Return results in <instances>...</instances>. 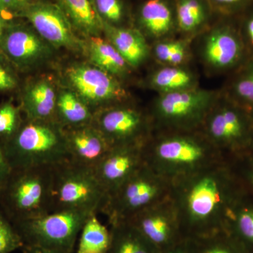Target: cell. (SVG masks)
<instances>
[{
  "label": "cell",
  "mask_w": 253,
  "mask_h": 253,
  "mask_svg": "<svg viewBox=\"0 0 253 253\" xmlns=\"http://www.w3.org/2000/svg\"><path fill=\"white\" fill-rule=\"evenodd\" d=\"M93 124L111 147L144 145L154 132L149 112L122 103L100 110L94 115Z\"/></svg>",
  "instance_id": "obj_11"
},
{
  "label": "cell",
  "mask_w": 253,
  "mask_h": 253,
  "mask_svg": "<svg viewBox=\"0 0 253 253\" xmlns=\"http://www.w3.org/2000/svg\"><path fill=\"white\" fill-rule=\"evenodd\" d=\"M221 94L246 109L253 107V59L230 75Z\"/></svg>",
  "instance_id": "obj_28"
},
{
  "label": "cell",
  "mask_w": 253,
  "mask_h": 253,
  "mask_svg": "<svg viewBox=\"0 0 253 253\" xmlns=\"http://www.w3.org/2000/svg\"><path fill=\"white\" fill-rule=\"evenodd\" d=\"M94 115L89 106L71 91H64L57 97L55 121L63 129L91 124Z\"/></svg>",
  "instance_id": "obj_25"
},
{
  "label": "cell",
  "mask_w": 253,
  "mask_h": 253,
  "mask_svg": "<svg viewBox=\"0 0 253 253\" xmlns=\"http://www.w3.org/2000/svg\"><path fill=\"white\" fill-rule=\"evenodd\" d=\"M148 84L158 94H168L199 87V78L186 65H162L150 75Z\"/></svg>",
  "instance_id": "obj_23"
},
{
  "label": "cell",
  "mask_w": 253,
  "mask_h": 253,
  "mask_svg": "<svg viewBox=\"0 0 253 253\" xmlns=\"http://www.w3.org/2000/svg\"><path fill=\"white\" fill-rule=\"evenodd\" d=\"M212 9L224 16L237 17L252 4L253 0H208Z\"/></svg>",
  "instance_id": "obj_37"
},
{
  "label": "cell",
  "mask_w": 253,
  "mask_h": 253,
  "mask_svg": "<svg viewBox=\"0 0 253 253\" xmlns=\"http://www.w3.org/2000/svg\"><path fill=\"white\" fill-rule=\"evenodd\" d=\"M226 161L230 164L243 185L253 192V151Z\"/></svg>",
  "instance_id": "obj_36"
},
{
  "label": "cell",
  "mask_w": 253,
  "mask_h": 253,
  "mask_svg": "<svg viewBox=\"0 0 253 253\" xmlns=\"http://www.w3.org/2000/svg\"><path fill=\"white\" fill-rule=\"evenodd\" d=\"M32 2V0H0V12L18 17Z\"/></svg>",
  "instance_id": "obj_39"
},
{
  "label": "cell",
  "mask_w": 253,
  "mask_h": 253,
  "mask_svg": "<svg viewBox=\"0 0 253 253\" xmlns=\"http://www.w3.org/2000/svg\"><path fill=\"white\" fill-rule=\"evenodd\" d=\"M57 97L54 86L46 80L30 83L23 91L21 109L26 119L55 121Z\"/></svg>",
  "instance_id": "obj_21"
},
{
  "label": "cell",
  "mask_w": 253,
  "mask_h": 253,
  "mask_svg": "<svg viewBox=\"0 0 253 253\" xmlns=\"http://www.w3.org/2000/svg\"><path fill=\"white\" fill-rule=\"evenodd\" d=\"M18 17L26 18L46 42L72 51L83 49V44L73 33L72 25L61 6L33 1Z\"/></svg>",
  "instance_id": "obj_13"
},
{
  "label": "cell",
  "mask_w": 253,
  "mask_h": 253,
  "mask_svg": "<svg viewBox=\"0 0 253 253\" xmlns=\"http://www.w3.org/2000/svg\"><path fill=\"white\" fill-rule=\"evenodd\" d=\"M71 22L91 37L99 36L103 21L91 0H58Z\"/></svg>",
  "instance_id": "obj_26"
},
{
  "label": "cell",
  "mask_w": 253,
  "mask_h": 253,
  "mask_svg": "<svg viewBox=\"0 0 253 253\" xmlns=\"http://www.w3.org/2000/svg\"><path fill=\"white\" fill-rule=\"evenodd\" d=\"M171 181L144 164L109 196L103 214L110 225L129 220L136 214L169 199Z\"/></svg>",
  "instance_id": "obj_9"
},
{
  "label": "cell",
  "mask_w": 253,
  "mask_h": 253,
  "mask_svg": "<svg viewBox=\"0 0 253 253\" xmlns=\"http://www.w3.org/2000/svg\"><path fill=\"white\" fill-rule=\"evenodd\" d=\"M141 33L154 42L172 38L176 33L174 4L170 0H146L139 11Z\"/></svg>",
  "instance_id": "obj_18"
},
{
  "label": "cell",
  "mask_w": 253,
  "mask_h": 253,
  "mask_svg": "<svg viewBox=\"0 0 253 253\" xmlns=\"http://www.w3.org/2000/svg\"><path fill=\"white\" fill-rule=\"evenodd\" d=\"M236 18L248 57L253 59V2Z\"/></svg>",
  "instance_id": "obj_35"
},
{
  "label": "cell",
  "mask_w": 253,
  "mask_h": 253,
  "mask_svg": "<svg viewBox=\"0 0 253 253\" xmlns=\"http://www.w3.org/2000/svg\"><path fill=\"white\" fill-rule=\"evenodd\" d=\"M91 214L83 211H54L13 224L24 246L73 253L82 228Z\"/></svg>",
  "instance_id": "obj_10"
},
{
  "label": "cell",
  "mask_w": 253,
  "mask_h": 253,
  "mask_svg": "<svg viewBox=\"0 0 253 253\" xmlns=\"http://www.w3.org/2000/svg\"><path fill=\"white\" fill-rule=\"evenodd\" d=\"M46 43L33 28L9 20L0 41V52L16 70L23 71L48 56Z\"/></svg>",
  "instance_id": "obj_15"
},
{
  "label": "cell",
  "mask_w": 253,
  "mask_h": 253,
  "mask_svg": "<svg viewBox=\"0 0 253 253\" xmlns=\"http://www.w3.org/2000/svg\"><path fill=\"white\" fill-rule=\"evenodd\" d=\"M21 110L11 101L0 104V142L12 137L22 125Z\"/></svg>",
  "instance_id": "obj_31"
},
{
  "label": "cell",
  "mask_w": 253,
  "mask_h": 253,
  "mask_svg": "<svg viewBox=\"0 0 253 253\" xmlns=\"http://www.w3.org/2000/svg\"><path fill=\"white\" fill-rule=\"evenodd\" d=\"M196 253H246L225 229L194 239Z\"/></svg>",
  "instance_id": "obj_30"
},
{
  "label": "cell",
  "mask_w": 253,
  "mask_h": 253,
  "mask_svg": "<svg viewBox=\"0 0 253 253\" xmlns=\"http://www.w3.org/2000/svg\"><path fill=\"white\" fill-rule=\"evenodd\" d=\"M18 86L16 68L0 52V92L14 90Z\"/></svg>",
  "instance_id": "obj_38"
},
{
  "label": "cell",
  "mask_w": 253,
  "mask_h": 253,
  "mask_svg": "<svg viewBox=\"0 0 253 253\" xmlns=\"http://www.w3.org/2000/svg\"><path fill=\"white\" fill-rule=\"evenodd\" d=\"M95 7L102 21L117 26L125 18L126 10L121 0H94Z\"/></svg>",
  "instance_id": "obj_33"
},
{
  "label": "cell",
  "mask_w": 253,
  "mask_h": 253,
  "mask_svg": "<svg viewBox=\"0 0 253 253\" xmlns=\"http://www.w3.org/2000/svg\"><path fill=\"white\" fill-rule=\"evenodd\" d=\"M243 188L226 161L171 181L169 199L182 237L197 239L224 229L229 209Z\"/></svg>",
  "instance_id": "obj_1"
},
{
  "label": "cell",
  "mask_w": 253,
  "mask_h": 253,
  "mask_svg": "<svg viewBox=\"0 0 253 253\" xmlns=\"http://www.w3.org/2000/svg\"><path fill=\"white\" fill-rule=\"evenodd\" d=\"M9 21V19L5 17L4 14L0 12V41H1L3 35H4L5 29H6Z\"/></svg>",
  "instance_id": "obj_43"
},
{
  "label": "cell",
  "mask_w": 253,
  "mask_h": 253,
  "mask_svg": "<svg viewBox=\"0 0 253 253\" xmlns=\"http://www.w3.org/2000/svg\"><path fill=\"white\" fill-rule=\"evenodd\" d=\"M163 253H196L193 239H184L172 249Z\"/></svg>",
  "instance_id": "obj_40"
},
{
  "label": "cell",
  "mask_w": 253,
  "mask_h": 253,
  "mask_svg": "<svg viewBox=\"0 0 253 253\" xmlns=\"http://www.w3.org/2000/svg\"><path fill=\"white\" fill-rule=\"evenodd\" d=\"M23 253H59L36 246H24L22 248Z\"/></svg>",
  "instance_id": "obj_42"
},
{
  "label": "cell",
  "mask_w": 253,
  "mask_h": 253,
  "mask_svg": "<svg viewBox=\"0 0 253 253\" xmlns=\"http://www.w3.org/2000/svg\"><path fill=\"white\" fill-rule=\"evenodd\" d=\"M67 74L80 97L88 106L109 107L124 102L127 98L126 89L117 78L97 66L78 65L68 69Z\"/></svg>",
  "instance_id": "obj_12"
},
{
  "label": "cell",
  "mask_w": 253,
  "mask_h": 253,
  "mask_svg": "<svg viewBox=\"0 0 253 253\" xmlns=\"http://www.w3.org/2000/svg\"><path fill=\"white\" fill-rule=\"evenodd\" d=\"M161 253L184 239L179 219L170 199H167L136 214L129 220Z\"/></svg>",
  "instance_id": "obj_14"
},
{
  "label": "cell",
  "mask_w": 253,
  "mask_h": 253,
  "mask_svg": "<svg viewBox=\"0 0 253 253\" xmlns=\"http://www.w3.org/2000/svg\"><path fill=\"white\" fill-rule=\"evenodd\" d=\"M0 144L11 169L54 168L70 159L64 129L56 121L26 119Z\"/></svg>",
  "instance_id": "obj_3"
},
{
  "label": "cell",
  "mask_w": 253,
  "mask_h": 253,
  "mask_svg": "<svg viewBox=\"0 0 253 253\" xmlns=\"http://www.w3.org/2000/svg\"><path fill=\"white\" fill-rule=\"evenodd\" d=\"M176 32L192 41L211 25L213 9L208 0H174Z\"/></svg>",
  "instance_id": "obj_22"
},
{
  "label": "cell",
  "mask_w": 253,
  "mask_h": 253,
  "mask_svg": "<svg viewBox=\"0 0 253 253\" xmlns=\"http://www.w3.org/2000/svg\"><path fill=\"white\" fill-rule=\"evenodd\" d=\"M111 244L106 253H161L129 221L111 225Z\"/></svg>",
  "instance_id": "obj_24"
},
{
  "label": "cell",
  "mask_w": 253,
  "mask_h": 253,
  "mask_svg": "<svg viewBox=\"0 0 253 253\" xmlns=\"http://www.w3.org/2000/svg\"><path fill=\"white\" fill-rule=\"evenodd\" d=\"M91 59L97 67L116 78L126 76L130 66L109 41L92 36L89 42Z\"/></svg>",
  "instance_id": "obj_27"
},
{
  "label": "cell",
  "mask_w": 253,
  "mask_h": 253,
  "mask_svg": "<svg viewBox=\"0 0 253 253\" xmlns=\"http://www.w3.org/2000/svg\"><path fill=\"white\" fill-rule=\"evenodd\" d=\"M24 246L14 224L0 212V253H11Z\"/></svg>",
  "instance_id": "obj_32"
},
{
  "label": "cell",
  "mask_w": 253,
  "mask_h": 253,
  "mask_svg": "<svg viewBox=\"0 0 253 253\" xmlns=\"http://www.w3.org/2000/svg\"><path fill=\"white\" fill-rule=\"evenodd\" d=\"M11 168L3 151L1 145L0 144V188L7 179L8 176L11 172Z\"/></svg>",
  "instance_id": "obj_41"
},
{
  "label": "cell",
  "mask_w": 253,
  "mask_h": 253,
  "mask_svg": "<svg viewBox=\"0 0 253 253\" xmlns=\"http://www.w3.org/2000/svg\"><path fill=\"white\" fill-rule=\"evenodd\" d=\"M109 200L93 168L71 159L52 169V212L61 211L102 213Z\"/></svg>",
  "instance_id": "obj_5"
},
{
  "label": "cell",
  "mask_w": 253,
  "mask_h": 253,
  "mask_svg": "<svg viewBox=\"0 0 253 253\" xmlns=\"http://www.w3.org/2000/svg\"><path fill=\"white\" fill-rule=\"evenodd\" d=\"M224 229L246 253H253V192L244 186L229 209Z\"/></svg>",
  "instance_id": "obj_20"
},
{
  "label": "cell",
  "mask_w": 253,
  "mask_h": 253,
  "mask_svg": "<svg viewBox=\"0 0 253 253\" xmlns=\"http://www.w3.org/2000/svg\"><path fill=\"white\" fill-rule=\"evenodd\" d=\"M143 151L145 164L170 181L225 161L200 130L154 131Z\"/></svg>",
  "instance_id": "obj_2"
},
{
  "label": "cell",
  "mask_w": 253,
  "mask_h": 253,
  "mask_svg": "<svg viewBox=\"0 0 253 253\" xmlns=\"http://www.w3.org/2000/svg\"><path fill=\"white\" fill-rule=\"evenodd\" d=\"M250 113H251V116H252L253 119V107L251 108V109H249Z\"/></svg>",
  "instance_id": "obj_44"
},
{
  "label": "cell",
  "mask_w": 253,
  "mask_h": 253,
  "mask_svg": "<svg viewBox=\"0 0 253 253\" xmlns=\"http://www.w3.org/2000/svg\"><path fill=\"white\" fill-rule=\"evenodd\" d=\"M76 253H106L111 244V231L100 221L97 214L86 219L80 233Z\"/></svg>",
  "instance_id": "obj_29"
},
{
  "label": "cell",
  "mask_w": 253,
  "mask_h": 253,
  "mask_svg": "<svg viewBox=\"0 0 253 253\" xmlns=\"http://www.w3.org/2000/svg\"><path fill=\"white\" fill-rule=\"evenodd\" d=\"M144 145L113 146L94 168L109 196L145 164Z\"/></svg>",
  "instance_id": "obj_16"
},
{
  "label": "cell",
  "mask_w": 253,
  "mask_h": 253,
  "mask_svg": "<svg viewBox=\"0 0 253 253\" xmlns=\"http://www.w3.org/2000/svg\"><path fill=\"white\" fill-rule=\"evenodd\" d=\"M70 159L94 168L111 146L93 123L64 129Z\"/></svg>",
  "instance_id": "obj_17"
},
{
  "label": "cell",
  "mask_w": 253,
  "mask_h": 253,
  "mask_svg": "<svg viewBox=\"0 0 253 253\" xmlns=\"http://www.w3.org/2000/svg\"><path fill=\"white\" fill-rule=\"evenodd\" d=\"M103 31L131 68L139 67L151 56V48L139 30L117 27L103 21Z\"/></svg>",
  "instance_id": "obj_19"
},
{
  "label": "cell",
  "mask_w": 253,
  "mask_h": 253,
  "mask_svg": "<svg viewBox=\"0 0 253 253\" xmlns=\"http://www.w3.org/2000/svg\"><path fill=\"white\" fill-rule=\"evenodd\" d=\"M219 91L199 87L158 94L150 107L154 131L199 130L220 96Z\"/></svg>",
  "instance_id": "obj_7"
},
{
  "label": "cell",
  "mask_w": 253,
  "mask_h": 253,
  "mask_svg": "<svg viewBox=\"0 0 253 253\" xmlns=\"http://www.w3.org/2000/svg\"><path fill=\"white\" fill-rule=\"evenodd\" d=\"M199 130L225 161L253 151V119L251 113L221 93Z\"/></svg>",
  "instance_id": "obj_6"
},
{
  "label": "cell",
  "mask_w": 253,
  "mask_h": 253,
  "mask_svg": "<svg viewBox=\"0 0 253 253\" xmlns=\"http://www.w3.org/2000/svg\"><path fill=\"white\" fill-rule=\"evenodd\" d=\"M193 40L196 56L210 76L231 75L249 60L235 17L224 16Z\"/></svg>",
  "instance_id": "obj_8"
},
{
  "label": "cell",
  "mask_w": 253,
  "mask_h": 253,
  "mask_svg": "<svg viewBox=\"0 0 253 253\" xmlns=\"http://www.w3.org/2000/svg\"><path fill=\"white\" fill-rule=\"evenodd\" d=\"M52 169H11L0 188V206L12 224L52 212Z\"/></svg>",
  "instance_id": "obj_4"
},
{
  "label": "cell",
  "mask_w": 253,
  "mask_h": 253,
  "mask_svg": "<svg viewBox=\"0 0 253 253\" xmlns=\"http://www.w3.org/2000/svg\"><path fill=\"white\" fill-rule=\"evenodd\" d=\"M191 40L182 38L174 40L172 38L163 40L156 42L153 49L151 48V54L154 55L156 61L162 65L167 64L168 60L178 51L184 48L191 45Z\"/></svg>",
  "instance_id": "obj_34"
}]
</instances>
